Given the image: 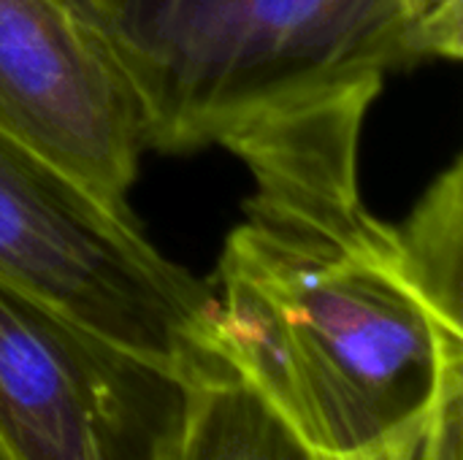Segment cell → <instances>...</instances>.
<instances>
[{
    "label": "cell",
    "mask_w": 463,
    "mask_h": 460,
    "mask_svg": "<svg viewBox=\"0 0 463 460\" xmlns=\"http://www.w3.org/2000/svg\"><path fill=\"white\" fill-rule=\"evenodd\" d=\"M95 27L165 155L463 54V0H106Z\"/></svg>",
    "instance_id": "2"
},
{
    "label": "cell",
    "mask_w": 463,
    "mask_h": 460,
    "mask_svg": "<svg viewBox=\"0 0 463 460\" xmlns=\"http://www.w3.org/2000/svg\"><path fill=\"white\" fill-rule=\"evenodd\" d=\"M68 3H73L81 14H87V16L95 22V14L100 11V5H103L106 0H68Z\"/></svg>",
    "instance_id": "7"
},
{
    "label": "cell",
    "mask_w": 463,
    "mask_h": 460,
    "mask_svg": "<svg viewBox=\"0 0 463 460\" xmlns=\"http://www.w3.org/2000/svg\"><path fill=\"white\" fill-rule=\"evenodd\" d=\"M0 282L179 385L212 352V290L111 198L0 133Z\"/></svg>",
    "instance_id": "3"
},
{
    "label": "cell",
    "mask_w": 463,
    "mask_h": 460,
    "mask_svg": "<svg viewBox=\"0 0 463 460\" xmlns=\"http://www.w3.org/2000/svg\"><path fill=\"white\" fill-rule=\"evenodd\" d=\"M0 133L103 195L136 182L138 98L95 22L68 0H0Z\"/></svg>",
    "instance_id": "5"
},
{
    "label": "cell",
    "mask_w": 463,
    "mask_h": 460,
    "mask_svg": "<svg viewBox=\"0 0 463 460\" xmlns=\"http://www.w3.org/2000/svg\"><path fill=\"white\" fill-rule=\"evenodd\" d=\"M0 460H3V458H0Z\"/></svg>",
    "instance_id": "8"
},
{
    "label": "cell",
    "mask_w": 463,
    "mask_h": 460,
    "mask_svg": "<svg viewBox=\"0 0 463 460\" xmlns=\"http://www.w3.org/2000/svg\"><path fill=\"white\" fill-rule=\"evenodd\" d=\"M461 431L463 390H453L369 447L326 453L293 437L214 358L179 382L149 460H461Z\"/></svg>",
    "instance_id": "6"
},
{
    "label": "cell",
    "mask_w": 463,
    "mask_h": 460,
    "mask_svg": "<svg viewBox=\"0 0 463 460\" xmlns=\"http://www.w3.org/2000/svg\"><path fill=\"white\" fill-rule=\"evenodd\" d=\"M380 89L355 84L222 141L252 195L206 282L212 352L326 453L369 447L463 390V296L426 274L402 225L361 192V133Z\"/></svg>",
    "instance_id": "1"
},
{
    "label": "cell",
    "mask_w": 463,
    "mask_h": 460,
    "mask_svg": "<svg viewBox=\"0 0 463 460\" xmlns=\"http://www.w3.org/2000/svg\"><path fill=\"white\" fill-rule=\"evenodd\" d=\"M176 388L0 282L3 460H149Z\"/></svg>",
    "instance_id": "4"
}]
</instances>
